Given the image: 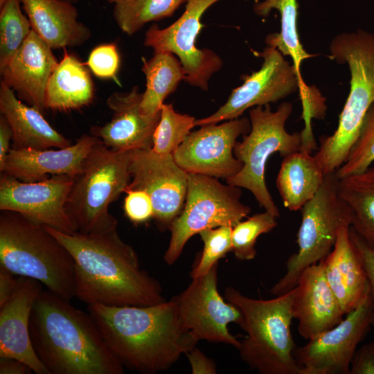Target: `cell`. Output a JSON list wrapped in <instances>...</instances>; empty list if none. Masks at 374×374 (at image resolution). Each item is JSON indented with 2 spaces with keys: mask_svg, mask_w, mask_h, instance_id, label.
<instances>
[{
  "mask_svg": "<svg viewBox=\"0 0 374 374\" xmlns=\"http://www.w3.org/2000/svg\"><path fill=\"white\" fill-rule=\"evenodd\" d=\"M58 63L52 48L32 29L16 54L0 71L1 81L16 92L19 98L44 113L48 82Z\"/></svg>",
  "mask_w": 374,
  "mask_h": 374,
  "instance_id": "603a6c76",
  "label": "cell"
},
{
  "mask_svg": "<svg viewBox=\"0 0 374 374\" xmlns=\"http://www.w3.org/2000/svg\"><path fill=\"white\" fill-rule=\"evenodd\" d=\"M293 110L292 103L283 102L276 111L269 104L256 106L249 110L251 130L237 141L233 154L243 166L235 176L226 179V184L249 190L259 205L275 217L279 210L265 182V167L269 158L278 152L283 158L301 149V132L289 133L285 123Z\"/></svg>",
  "mask_w": 374,
  "mask_h": 374,
  "instance_id": "ba28073f",
  "label": "cell"
},
{
  "mask_svg": "<svg viewBox=\"0 0 374 374\" xmlns=\"http://www.w3.org/2000/svg\"><path fill=\"white\" fill-rule=\"evenodd\" d=\"M187 0H121L115 3L114 19L121 30L132 35L147 23L171 17Z\"/></svg>",
  "mask_w": 374,
  "mask_h": 374,
  "instance_id": "4dcf8cb0",
  "label": "cell"
},
{
  "mask_svg": "<svg viewBox=\"0 0 374 374\" xmlns=\"http://www.w3.org/2000/svg\"><path fill=\"white\" fill-rule=\"evenodd\" d=\"M349 374H374V341L365 344L356 350Z\"/></svg>",
  "mask_w": 374,
  "mask_h": 374,
  "instance_id": "ab89813d",
  "label": "cell"
},
{
  "mask_svg": "<svg viewBox=\"0 0 374 374\" xmlns=\"http://www.w3.org/2000/svg\"><path fill=\"white\" fill-rule=\"evenodd\" d=\"M195 118L175 112L172 104H163L159 123L153 135L152 150L161 155L172 154L195 126Z\"/></svg>",
  "mask_w": 374,
  "mask_h": 374,
  "instance_id": "d6a6232c",
  "label": "cell"
},
{
  "mask_svg": "<svg viewBox=\"0 0 374 374\" xmlns=\"http://www.w3.org/2000/svg\"><path fill=\"white\" fill-rule=\"evenodd\" d=\"M62 1H67V2L73 3L77 1L78 0H62Z\"/></svg>",
  "mask_w": 374,
  "mask_h": 374,
  "instance_id": "7dc6e473",
  "label": "cell"
},
{
  "mask_svg": "<svg viewBox=\"0 0 374 374\" xmlns=\"http://www.w3.org/2000/svg\"><path fill=\"white\" fill-rule=\"evenodd\" d=\"M193 374H215L216 365L214 361L195 347L186 354Z\"/></svg>",
  "mask_w": 374,
  "mask_h": 374,
  "instance_id": "60d3db41",
  "label": "cell"
},
{
  "mask_svg": "<svg viewBox=\"0 0 374 374\" xmlns=\"http://www.w3.org/2000/svg\"><path fill=\"white\" fill-rule=\"evenodd\" d=\"M190 132L172 154L186 172L228 179L237 175L243 163L233 154L237 139L251 130L247 117L208 124Z\"/></svg>",
  "mask_w": 374,
  "mask_h": 374,
  "instance_id": "5bb4252c",
  "label": "cell"
},
{
  "mask_svg": "<svg viewBox=\"0 0 374 374\" xmlns=\"http://www.w3.org/2000/svg\"><path fill=\"white\" fill-rule=\"evenodd\" d=\"M8 0H0V8L3 6V4L7 1Z\"/></svg>",
  "mask_w": 374,
  "mask_h": 374,
  "instance_id": "bcb514c9",
  "label": "cell"
},
{
  "mask_svg": "<svg viewBox=\"0 0 374 374\" xmlns=\"http://www.w3.org/2000/svg\"><path fill=\"white\" fill-rule=\"evenodd\" d=\"M370 294L335 327L294 349L299 374H349L357 345L367 334L372 319Z\"/></svg>",
  "mask_w": 374,
  "mask_h": 374,
  "instance_id": "4fadbf2b",
  "label": "cell"
},
{
  "mask_svg": "<svg viewBox=\"0 0 374 374\" xmlns=\"http://www.w3.org/2000/svg\"><path fill=\"white\" fill-rule=\"evenodd\" d=\"M44 226L71 253L75 296L87 305L147 306L166 301L159 283L141 268L136 251L116 229L86 235Z\"/></svg>",
  "mask_w": 374,
  "mask_h": 374,
  "instance_id": "6da1fadb",
  "label": "cell"
},
{
  "mask_svg": "<svg viewBox=\"0 0 374 374\" xmlns=\"http://www.w3.org/2000/svg\"><path fill=\"white\" fill-rule=\"evenodd\" d=\"M129 169L131 180L127 188L146 192L152 202L158 228L169 229L184 208L188 172L172 154H158L152 148L132 150Z\"/></svg>",
  "mask_w": 374,
  "mask_h": 374,
  "instance_id": "e0dca14e",
  "label": "cell"
},
{
  "mask_svg": "<svg viewBox=\"0 0 374 374\" xmlns=\"http://www.w3.org/2000/svg\"><path fill=\"white\" fill-rule=\"evenodd\" d=\"M114 356L144 374L168 369L199 340L181 323L172 297L147 306L87 305Z\"/></svg>",
  "mask_w": 374,
  "mask_h": 374,
  "instance_id": "7a4b0ae2",
  "label": "cell"
},
{
  "mask_svg": "<svg viewBox=\"0 0 374 374\" xmlns=\"http://www.w3.org/2000/svg\"><path fill=\"white\" fill-rule=\"evenodd\" d=\"M336 171L325 175L324 181L301 208L297 233V251L287 260L285 275L271 287L278 296L293 289L302 271L324 259L332 249L339 230L352 224L353 212L340 197Z\"/></svg>",
  "mask_w": 374,
  "mask_h": 374,
  "instance_id": "9c48e42d",
  "label": "cell"
},
{
  "mask_svg": "<svg viewBox=\"0 0 374 374\" xmlns=\"http://www.w3.org/2000/svg\"><path fill=\"white\" fill-rule=\"evenodd\" d=\"M12 139L11 127L6 118L0 117V166L3 165L10 150V143Z\"/></svg>",
  "mask_w": 374,
  "mask_h": 374,
  "instance_id": "7bdbcfd3",
  "label": "cell"
},
{
  "mask_svg": "<svg viewBox=\"0 0 374 374\" xmlns=\"http://www.w3.org/2000/svg\"><path fill=\"white\" fill-rule=\"evenodd\" d=\"M0 266L38 280L66 300L75 296L71 253L43 225L14 211H1Z\"/></svg>",
  "mask_w": 374,
  "mask_h": 374,
  "instance_id": "5b68a950",
  "label": "cell"
},
{
  "mask_svg": "<svg viewBox=\"0 0 374 374\" xmlns=\"http://www.w3.org/2000/svg\"><path fill=\"white\" fill-rule=\"evenodd\" d=\"M272 10L280 13V30L267 35L265 42L268 46L278 49L283 56L292 58L299 81V93L303 107L301 118L305 125H311L312 118L321 119L326 116L327 107L326 99L319 89L308 85L301 75L302 62L315 55L308 53L299 39V3L297 0H263L256 1L253 5L254 13L260 17H268Z\"/></svg>",
  "mask_w": 374,
  "mask_h": 374,
  "instance_id": "ac0fdd59",
  "label": "cell"
},
{
  "mask_svg": "<svg viewBox=\"0 0 374 374\" xmlns=\"http://www.w3.org/2000/svg\"><path fill=\"white\" fill-rule=\"evenodd\" d=\"M18 276L0 266V305L13 294L17 284Z\"/></svg>",
  "mask_w": 374,
  "mask_h": 374,
  "instance_id": "b9f144b4",
  "label": "cell"
},
{
  "mask_svg": "<svg viewBox=\"0 0 374 374\" xmlns=\"http://www.w3.org/2000/svg\"><path fill=\"white\" fill-rule=\"evenodd\" d=\"M0 111L12 132L14 149L46 150L64 148L71 141L55 130L42 113L23 103L15 91L1 81Z\"/></svg>",
  "mask_w": 374,
  "mask_h": 374,
  "instance_id": "484cf974",
  "label": "cell"
},
{
  "mask_svg": "<svg viewBox=\"0 0 374 374\" xmlns=\"http://www.w3.org/2000/svg\"><path fill=\"white\" fill-rule=\"evenodd\" d=\"M240 187L225 185L217 178L188 172V189L184 208L173 220L171 237L164 253L165 262L174 264L188 240L206 229L233 227L246 217L251 208L240 202Z\"/></svg>",
  "mask_w": 374,
  "mask_h": 374,
  "instance_id": "30bf717a",
  "label": "cell"
},
{
  "mask_svg": "<svg viewBox=\"0 0 374 374\" xmlns=\"http://www.w3.org/2000/svg\"><path fill=\"white\" fill-rule=\"evenodd\" d=\"M350 235L362 257L370 284L373 312L371 324L374 326V249L368 247L350 226Z\"/></svg>",
  "mask_w": 374,
  "mask_h": 374,
  "instance_id": "f35d334b",
  "label": "cell"
},
{
  "mask_svg": "<svg viewBox=\"0 0 374 374\" xmlns=\"http://www.w3.org/2000/svg\"><path fill=\"white\" fill-rule=\"evenodd\" d=\"M100 141L90 134L81 136L75 144L56 150L11 148L0 171L24 182L43 181L53 175L75 177Z\"/></svg>",
  "mask_w": 374,
  "mask_h": 374,
  "instance_id": "7402d4cb",
  "label": "cell"
},
{
  "mask_svg": "<svg viewBox=\"0 0 374 374\" xmlns=\"http://www.w3.org/2000/svg\"><path fill=\"white\" fill-rule=\"evenodd\" d=\"M124 200V211L127 218L134 224L148 221L154 215L150 195L142 190L127 188Z\"/></svg>",
  "mask_w": 374,
  "mask_h": 374,
  "instance_id": "74e56055",
  "label": "cell"
},
{
  "mask_svg": "<svg viewBox=\"0 0 374 374\" xmlns=\"http://www.w3.org/2000/svg\"><path fill=\"white\" fill-rule=\"evenodd\" d=\"M218 1L187 0L185 10L177 21L163 29L157 24L152 25L144 39V45L154 53L176 55L186 72L184 80L205 91L212 75L221 69L222 61L214 51L198 48L195 42L203 26L202 17Z\"/></svg>",
  "mask_w": 374,
  "mask_h": 374,
  "instance_id": "8fae6325",
  "label": "cell"
},
{
  "mask_svg": "<svg viewBox=\"0 0 374 374\" xmlns=\"http://www.w3.org/2000/svg\"><path fill=\"white\" fill-rule=\"evenodd\" d=\"M74 177L53 175L48 179L24 182L1 172L0 210L18 213L37 224L59 231L77 232L65 205Z\"/></svg>",
  "mask_w": 374,
  "mask_h": 374,
  "instance_id": "2e32d148",
  "label": "cell"
},
{
  "mask_svg": "<svg viewBox=\"0 0 374 374\" xmlns=\"http://www.w3.org/2000/svg\"><path fill=\"white\" fill-rule=\"evenodd\" d=\"M188 287L173 296L181 325L199 340L224 343L238 349L241 341L232 335L228 324L240 326L241 310L223 298L217 290V264L205 275L192 278Z\"/></svg>",
  "mask_w": 374,
  "mask_h": 374,
  "instance_id": "7c38bea8",
  "label": "cell"
},
{
  "mask_svg": "<svg viewBox=\"0 0 374 374\" xmlns=\"http://www.w3.org/2000/svg\"><path fill=\"white\" fill-rule=\"evenodd\" d=\"M109 3H117L118 2H120L121 0H107Z\"/></svg>",
  "mask_w": 374,
  "mask_h": 374,
  "instance_id": "f6af8a7d",
  "label": "cell"
},
{
  "mask_svg": "<svg viewBox=\"0 0 374 374\" xmlns=\"http://www.w3.org/2000/svg\"><path fill=\"white\" fill-rule=\"evenodd\" d=\"M349 229L339 230L332 249L323 259L326 279L345 314L356 309L371 293L364 263Z\"/></svg>",
  "mask_w": 374,
  "mask_h": 374,
  "instance_id": "cb8c5ba5",
  "label": "cell"
},
{
  "mask_svg": "<svg viewBox=\"0 0 374 374\" xmlns=\"http://www.w3.org/2000/svg\"><path fill=\"white\" fill-rule=\"evenodd\" d=\"M141 98L138 86L128 92L112 93L107 99L112 112L111 120L103 125L91 127L90 134L114 150L151 149L161 111L152 115L143 114L140 107Z\"/></svg>",
  "mask_w": 374,
  "mask_h": 374,
  "instance_id": "d6986e66",
  "label": "cell"
},
{
  "mask_svg": "<svg viewBox=\"0 0 374 374\" xmlns=\"http://www.w3.org/2000/svg\"><path fill=\"white\" fill-rule=\"evenodd\" d=\"M374 161V102L367 111L358 138L344 163L336 171L339 179L364 171Z\"/></svg>",
  "mask_w": 374,
  "mask_h": 374,
  "instance_id": "e575fe53",
  "label": "cell"
},
{
  "mask_svg": "<svg viewBox=\"0 0 374 374\" xmlns=\"http://www.w3.org/2000/svg\"><path fill=\"white\" fill-rule=\"evenodd\" d=\"M324 178L314 155L299 151L284 157L276 183L285 207L301 210L319 190Z\"/></svg>",
  "mask_w": 374,
  "mask_h": 374,
  "instance_id": "83f0119b",
  "label": "cell"
},
{
  "mask_svg": "<svg viewBox=\"0 0 374 374\" xmlns=\"http://www.w3.org/2000/svg\"><path fill=\"white\" fill-rule=\"evenodd\" d=\"M85 64L96 76L117 81L120 55L116 45L109 43L96 46L91 51Z\"/></svg>",
  "mask_w": 374,
  "mask_h": 374,
  "instance_id": "8d00e7d4",
  "label": "cell"
},
{
  "mask_svg": "<svg viewBox=\"0 0 374 374\" xmlns=\"http://www.w3.org/2000/svg\"><path fill=\"white\" fill-rule=\"evenodd\" d=\"M32 372V369L20 360L0 357V374H28Z\"/></svg>",
  "mask_w": 374,
  "mask_h": 374,
  "instance_id": "ee69618b",
  "label": "cell"
},
{
  "mask_svg": "<svg viewBox=\"0 0 374 374\" xmlns=\"http://www.w3.org/2000/svg\"><path fill=\"white\" fill-rule=\"evenodd\" d=\"M293 318L305 339H312L335 327L345 314L326 279L323 259L306 267L294 287Z\"/></svg>",
  "mask_w": 374,
  "mask_h": 374,
  "instance_id": "ffe728a7",
  "label": "cell"
},
{
  "mask_svg": "<svg viewBox=\"0 0 374 374\" xmlns=\"http://www.w3.org/2000/svg\"><path fill=\"white\" fill-rule=\"evenodd\" d=\"M20 0H8L0 8V71L9 63L32 30Z\"/></svg>",
  "mask_w": 374,
  "mask_h": 374,
  "instance_id": "1f68e13d",
  "label": "cell"
},
{
  "mask_svg": "<svg viewBox=\"0 0 374 374\" xmlns=\"http://www.w3.org/2000/svg\"><path fill=\"white\" fill-rule=\"evenodd\" d=\"M132 150L116 151L100 141L74 177L65 208L77 232L96 235L116 229L110 204L125 193L130 183Z\"/></svg>",
  "mask_w": 374,
  "mask_h": 374,
  "instance_id": "52a82bcc",
  "label": "cell"
},
{
  "mask_svg": "<svg viewBox=\"0 0 374 374\" xmlns=\"http://www.w3.org/2000/svg\"><path fill=\"white\" fill-rule=\"evenodd\" d=\"M232 229L230 226H222L199 233L204 249L190 272L192 278L206 274L220 259L232 251Z\"/></svg>",
  "mask_w": 374,
  "mask_h": 374,
  "instance_id": "d590c367",
  "label": "cell"
},
{
  "mask_svg": "<svg viewBox=\"0 0 374 374\" xmlns=\"http://www.w3.org/2000/svg\"><path fill=\"white\" fill-rule=\"evenodd\" d=\"M93 97L94 85L86 64L65 52L48 82L46 109H76L90 104Z\"/></svg>",
  "mask_w": 374,
  "mask_h": 374,
  "instance_id": "4316f807",
  "label": "cell"
},
{
  "mask_svg": "<svg viewBox=\"0 0 374 374\" xmlns=\"http://www.w3.org/2000/svg\"><path fill=\"white\" fill-rule=\"evenodd\" d=\"M142 71L146 79L145 90L140 104L143 114L152 115L161 111L166 97L184 80L185 70L179 59L170 53L158 52L148 60L143 58Z\"/></svg>",
  "mask_w": 374,
  "mask_h": 374,
  "instance_id": "f546056e",
  "label": "cell"
},
{
  "mask_svg": "<svg viewBox=\"0 0 374 374\" xmlns=\"http://www.w3.org/2000/svg\"><path fill=\"white\" fill-rule=\"evenodd\" d=\"M293 295L294 288L267 300L251 299L232 287L224 290V299L244 317L240 326L247 335L238 349L240 357L260 373L299 374L290 330Z\"/></svg>",
  "mask_w": 374,
  "mask_h": 374,
  "instance_id": "8992f818",
  "label": "cell"
},
{
  "mask_svg": "<svg viewBox=\"0 0 374 374\" xmlns=\"http://www.w3.org/2000/svg\"><path fill=\"white\" fill-rule=\"evenodd\" d=\"M29 333L48 374L125 373L90 314L48 290H43L33 305Z\"/></svg>",
  "mask_w": 374,
  "mask_h": 374,
  "instance_id": "3957f363",
  "label": "cell"
},
{
  "mask_svg": "<svg viewBox=\"0 0 374 374\" xmlns=\"http://www.w3.org/2000/svg\"><path fill=\"white\" fill-rule=\"evenodd\" d=\"M339 195L353 212L350 227L374 249V166L339 179Z\"/></svg>",
  "mask_w": 374,
  "mask_h": 374,
  "instance_id": "f1b7e54d",
  "label": "cell"
},
{
  "mask_svg": "<svg viewBox=\"0 0 374 374\" xmlns=\"http://www.w3.org/2000/svg\"><path fill=\"white\" fill-rule=\"evenodd\" d=\"M276 217L268 211L257 213L237 223L232 229V251L240 260H251L256 256L255 244L259 235L277 226Z\"/></svg>",
  "mask_w": 374,
  "mask_h": 374,
  "instance_id": "836d02e7",
  "label": "cell"
},
{
  "mask_svg": "<svg viewBox=\"0 0 374 374\" xmlns=\"http://www.w3.org/2000/svg\"><path fill=\"white\" fill-rule=\"evenodd\" d=\"M255 54L263 60L260 69L246 76L243 84L231 91L215 113L195 120V126L238 118L249 108L276 103L299 90V81L293 65L278 49L267 46Z\"/></svg>",
  "mask_w": 374,
  "mask_h": 374,
  "instance_id": "9a60e30c",
  "label": "cell"
},
{
  "mask_svg": "<svg viewBox=\"0 0 374 374\" xmlns=\"http://www.w3.org/2000/svg\"><path fill=\"white\" fill-rule=\"evenodd\" d=\"M329 50L332 60L348 64L350 89L337 130L330 136H320L314 155L324 175L344 163L374 102V34L362 29L341 33L331 41Z\"/></svg>",
  "mask_w": 374,
  "mask_h": 374,
  "instance_id": "277c9868",
  "label": "cell"
},
{
  "mask_svg": "<svg viewBox=\"0 0 374 374\" xmlns=\"http://www.w3.org/2000/svg\"><path fill=\"white\" fill-rule=\"evenodd\" d=\"M32 29L52 49L83 44L89 28L78 20L73 3L62 0H20Z\"/></svg>",
  "mask_w": 374,
  "mask_h": 374,
  "instance_id": "d4e9b609",
  "label": "cell"
},
{
  "mask_svg": "<svg viewBox=\"0 0 374 374\" xmlns=\"http://www.w3.org/2000/svg\"><path fill=\"white\" fill-rule=\"evenodd\" d=\"M42 290L38 280L18 276L13 294L0 305V357L20 360L36 374H48L33 350L29 333L31 311Z\"/></svg>",
  "mask_w": 374,
  "mask_h": 374,
  "instance_id": "44dd1931",
  "label": "cell"
}]
</instances>
